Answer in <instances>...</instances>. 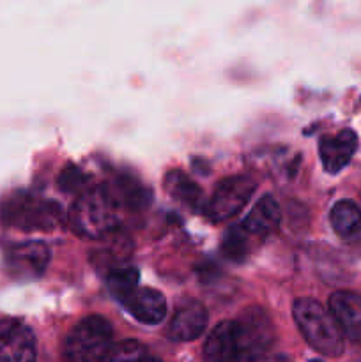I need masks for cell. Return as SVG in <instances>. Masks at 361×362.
Returning a JSON list of instances; mask_svg holds the SVG:
<instances>
[{
    "label": "cell",
    "instance_id": "14",
    "mask_svg": "<svg viewBox=\"0 0 361 362\" xmlns=\"http://www.w3.org/2000/svg\"><path fill=\"white\" fill-rule=\"evenodd\" d=\"M329 219L340 237L350 239L361 232V211L354 202L342 200L333 205Z\"/></svg>",
    "mask_w": 361,
    "mask_h": 362
},
{
    "label": "cell",
    "instance_id": "15",
    "mask_svg": "<svg viewBox=\"0 0 361 362\" xmlns=\"http://www.w3.org/2000/svg\"><path fill=\"white\" fill-rule=\"evenodd\" d=\"M165 189L172 194L176 200L184 202L191 207H198L202 202V191L190 177L179 170H172L165 177Z\"/></svg>",
    "mask_w": 361,
    "mask_h": 362
},
{
    "label": "cell",
    "instance_id": "13",
    "mask_svg": "<svg viewBox=\"0 0 361 362\" xmlns=\"http://www.w3.org/2000/svg\"><path fill=\"white\" fill-rule=\"evenodd\" d=\"M280 219H282L280 205L276 204V200L271 194H264V197L251 207V211L248 212L241 228L244 230L246 235L264 237L278 228Z\"/></svg>",
    "mask_w": 361,
    "mask_h": 362
},
{
    "label": "cell",
    "instance_id": "2",
    "mask_svg": "<svg viewBox=\"0 0 361 362\" xmlns=\"http://www.w3.org/2000/svg\"><path fill=\"white\" fill-rule=\"evenodd\" d=\"M297 329L311 349L328 357H338L345 349V336L329 310L310 297H299L292 306Z\"/></svg>",
    "mask_w": 361,
    "mask_h": 362
},
{
    "label": "cell",
    "instance_id": "8",
    "mask_svg": "<svg viewBox=\"0 0 361 362\" xmlns=\"http://www.w3.org/2000/svg\"><path fill=\"white\" fill-rule=\"evenodd\" d=\"M120 303L138 322L147 325L159 324L166 317V300L161 292L147 286H137Z\"/></svg>",
    "mask_w": 361,
    "mask_h": 362
},
{
    "label": "cell",
    "instance_id": "3",
    "mask_svg": "<svg viewBox=\"0 0 361 362\" xmlns=\"http://www.w3.org/2000/svg\"><path fill=\"white\" fill-rule=\"evenodd\" d=\"M71 228L88 239L108 235L117 225V205L105 187L85 191L76 198L67 216Z\"/></svg>",
    "mask_w": 361,
    "mask_h": 362
},
{
    "label": "cell",
    "instance_id": "19",
    "mask_svg": "<svg viewBox=\"0 0 361 362\" xmlns=\"http://www.w3.org/2000/svg\"><path fill=\"white\" fill-rule=\"evenodd\" d=\"M222 250L225 253V257H229L230 260H243L246 257L248 244H246V233L241 228L230 230L225 235L222 244Z\"/></svg>",
    "mask_w": 361,
    "mask_h": 362
},
{
    "label": "cell",
    "instance_id": "20",
    "mask_svg": "<svg viewBox=\"0 0 361 362\" xmlns=\"http://www.w3.org/2000/svg\"><path fill=\"white\" fill-rule=\"evenodd\" d=\"M60 187L67 193H78V194H84L85 191H88L85 187V175L80 173L78 170L74 168H66L60 175Z\"/></svg>",
    "mask_w": 361,
    "mask_h": 362
},
{
    "label": "cell",
    "instance_id": "17",
    "mask_svg": "<svg viewBox=\"0 0 361 362\" xmlns=\"http://www.w3.org/2000/svg\"><path fill=\"white\" fill-rule=\"evenodd\" d=\"M140 274L131 265H112L106 276V285L117 300H122L130 292L138 286Z\"/></svg>",
    "mask_w": 361,
    "mask_h": 362
},
{
    "label": "cell",
    "instance_id": "9",
    "mask_svg": "<svg viewBox=\"0 0 361 362\" xmlns=\"http://www.w3.org/2000/svg\"><path fill=\"white\" fill-rule=\"evenodd\" d=\"M329 313L342 329L343 336L361 343V293L340 290L329 297Z\"/></svg>",
    "mask_w": 361,
    "mask_h": 362
},
{
    "label": "cell",
    "instance_id": "4",
    "mask_svg": "<svg viewBox=\"0 0 361 362\" xmlns=\"http://www.w3.org/2000/svg\"><path fill=\"white\" fill-rule=\"evenodd\" d=\"M2 221L23 232H50L60 223V207L28 193H16L2 205Z\"/></svg>",
    "mask_w": 361,
    "mask_h": 362
},
{
    "label": "cell",
    "instance_id": "18",
    "mask_svg": "<svg viewBox=\"0 0 361 362\" xmlns=\"http://www.w3.org/2000/svg\"><path fill=\"white\" fill-rule=\"evenodd\" d=\"M149 357L147 349L134 339L112 343L99 362H144Z\"/></svg>",
    "mask_w": 361,
    "mask_h": 362
},
{
    "label": "cell",
    "instance_id": "10",
    "mask_svg": "<svg viewBox=\"0 0 361 362\" xmlns=\"http://www.w3.org/2000/svg\"><path fill=\"white\" fill-rule=\"evenodd\" d=\"M357 148V136L354 131L343 129L340 133L324 136L319 144V154H321L322 166L326 172L338 173L345 168L353 159Z\"/></svg>",
    "mask_w": 361,
    "mask_h": 362
},
{
    "label": "cell",
    "instance_id": "1",
    "mask_svg": "<svg viewBox=\"0 0 361 362\" xmlns=\"http://www.w3.org/2000/svg\"><path fill=\"white\" fill-rule=\"evenodd\" d=\"M275 331L260 308L246 310L236 320L216 325L204 343L209 362H257L271 349Z\"/></svg>",
    "mask_w": 361,
    "mask_h": 362
},
{
    "label": "cell",
    "instance_id": "5",
    "mask_svg": "<svg viewBox=\"0 0 361 362\" xmlns=\"http://www.w3.org/2000/svg\"><path fill=\"white\" fill-rule=\"evenodd\" d=\"M113 329L103 317H87L78 322L64 339L66 362H99L112 346Z\"/></svg>",
    "mask_w": 361,
    "mask_h": 362
},
{
    "label": "cell",
    "instance_id": "21",
    "mask_svg": "<svg viewBox=\"0 0 361 362\" xmlns=\"http://www.w3.org/2000/svg\"><path fill=\"white\" fill-rule=\"evenodd\" d=\"M144 362H163V361H159V359H158V357H151V356H149V357H147V359H145Z\"/></svg>",
    "mask_w": 361,
    "mask_h": 362
},
{
    "label": "cell",
    "instance_id": "7",
    "mask_svg": "<svg viewBox=\"0 0 361 362\" xmlns=\"http://www.w3.org/2000/svg\"><path fill=\"white\" fill-rule=\"evenodd\" d=\"M6 269L16 279H34L45 272L50 262V251L39 240L13 244L6 251Z\"/></svg>",
    "mask_w": 361,
    "mask_h": 362
},
{
    "label": "cell",
    "instance_id": "22",
    "mask_svg": "<svg viewBox=\"0 0 361 362\" xmlns=\"http://www.w3.org/2000/svg\"><path fill=\"white\" fill-rule=\"evenodd\" d=\"M311 362H322V361H311Z\"/></svg>",
    "mask_w": 361,
    "mask_h": 362
},
{
    "label": "cell",
    "instance_id": "11",
    "mask_svg": "<svg viewBox=\"0 0 361 362\" xmlns=\"http://www.w3.org/2000/svg\"><path fill=\"white\" fill-rule=\"evenodd\" d=\"M205 324H207L205 308L197 300H186L177 308L166 334L173 341H191L204 332Z\"/></svg>",
    "mask_w": 361,
    "mask_h": 362
},
{
    "label": "cell",
    "instance_id": "12",
    "mask_svg": "<svg viewBox=\"0 0 361 362\" xmlns=\"http://www.w3.org/2000/svg\"><path fill=\"white\" fill-rule=\"evenodd\" d=\"M35 339L30 329L14 325L0 332V362H35Z\"/></svg>",
    "mask_w": 361,
    "mask_h": 362
},
{
    "label": "cell",
    "instance_id": "16",
    "mask_svg": "<svg viewBox=\"0 0 361 362\" xmlns=\"http://www.w3.org/2000/svg\"><path fill=\"white\" fill-rule=\"evenodd\" d=\"M105 187L106 193L110 194V198H112L117 207L124 205V207L137 209L144 202H147V198L142 193V187L138 186L137 180L130 179V177H119V179L110 184V187Z\"/></svg>",
    "mask_w": 361,
    "mask_h": 362
},
{
    "label": "cell",
    "instance_id": "6",
    "mask_svg": "<svg viewBox=\"0 0 361 362\" xmlns=\"http://www.w3.org/2000/svg\"><path fill=\"white\" fill-rule=\"evenodd\" d=\"M255 182L246 175H232L219 180L209 200L207 212L212 221H227L234 218L248 204L255 193Z\"/></svg>",
    "mask_w": 361,
    "mask_h": 362
}]
</instances>
